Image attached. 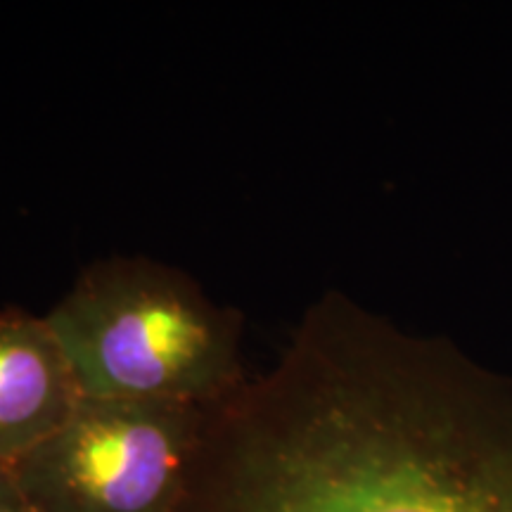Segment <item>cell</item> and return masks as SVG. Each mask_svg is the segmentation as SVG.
I'll use <instances>...</instances> for the list:
<instances>
[{"label":"cell","mask_w":512,"mask_h":512,"mask_svg":"<svg viewBox=\"0 0 512 512\" xmlns=\"http://www.w3.org/2000/svg\"><path fill=\"white\" fill-rule=\"evenodd\" d=\"M178 512H512V392L347 302L204 413Z\"/></svg>","instance_id":"6da1fadb"},{"label":"cell","mask_w":512,"mask_h":512,"mask_svg":"<svg viewBox=\"0 0 512 512\" xmlns=\"http://www.w3.org/2000/svg\"><path fill=\"white\" fill-rule=\"evenodd\" d=\"M83 401L46 316L0 309V465L12 467Z\"/></svg>","instance_id":"277c9868"},{"label":"cell","mask_w":512,"mask_h":512,"mask_svg":"<svg viewBox=\"0 0 512 512\" xmlns=\"http://www.w3.org/2000/svg\"><path fill=\"white\" fill-rule=\"evenodd\" d=\"M0 512H31L10 467L0 465Z\"/></svg>","instance_id":"5b68a950"},{"label":"cell","mask_w":512,"mask_h":512,"mask_svg":"<svg viewBox=\"0 0 512 512\" xmlns=\"http://www.w3.org/2000/svg\"><path fill=\"white\" fill-rule=\"evenodd\" d=\"M204 411L83 399L60 430L10 470L31 512H178Z\"/></svg>","instance_id":"3957f363"},{"label":"cell","mask_w":512,"mask_h":512,"mask_svg":"<svg viewBox=\"0 0 512 512\" xmlns=\"http://www.w3.org/2000/svg\"><path fill=\"white\" fill-rule=\"evenodd\" d=\"M46 318L83 399L207 408L242 387L238 313L155 261L95 264Z\"/></svg>","instance_id":"7a4b0ae2"}]
</instances>
